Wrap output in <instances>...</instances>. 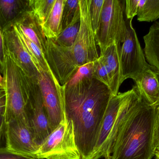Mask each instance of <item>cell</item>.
<instances>
[{"mask_svg": "<svg viewBox=\"0 0 159 159\" xmlns=\"http://www.w3.org/2000/svg\"><path fill=\"white\" fill-rule=\"evenodd\" d=\"M6 106L5 88L0 86V115H4Z\"/></svg>", "mask_w": 159, "mask_h": 159, "instance_id": "cell-31", "label": "cell"}, {"mask_svg": "<svg viewBox=\"0 0 159 159\" xmlns=\"http://www.w3.org/2000/svg\"><path fill=\"white\" fill-rule=\"evenodd\" d=\"M125 7V1L104 0L99 29L95 35L100 54L114 43L121 45L124 42L128 33L124 18Z\"/></svg>", "mask_w": 159, "mask_h": 159, "instance_id": "cell-6", "label": "cell"}, {"mask_svg": "<svg viewBox=\"0 0 159 159\" xmlns=\"http://www.w3.org/2000/svg\"><path fill=\"white\" fill-rule=\"evenodd\" d=\"M1 72L3 75L6 96V122L11 119H20L29 125L26 115L28 96L23 73L13 61L6 48L4 66Z\"/></svg>", "mask_w": 159, "mask_h": 159, "instance_id": "cell-5", "label": "cell"}, {"mask_svg": "<svg viewBox=\"0 0 159 159\" xmlns=\"http://www.w3.org/2000/svg\"><path fill=\"white\" fill-rule=\"evenodd\" d=\"M157 107L154 136V146L155 150L159 148V105Z\"/></svg>", "mask_w": 159, "mask_h": 159, "instance_id": "cell-29", "label": "cell"}, {"mask_svg": "<svg viewBox=\"0 0 159 159\" xmlns=\"http://www.w3.org/2000/svg\"><path fill=\"white\" fill-rule=\"evenodd\" d=\"M154 156L156 159H159V148L156 149L155 153H154Z\"/></svg>", "mask_w": 159, "mask_h": 159, "instance_id": "cell-33", "label": "cell"}, {"mask_svg": "<svg viewBox=\"0 0 159 159\" xmlns=\"http://www.w3.org/2000/svg\"><path fill=\"white\" fill-rule=\"evenodd\" d=\"M6 121L4 115H0V148L4 144L5 147L6 130Z\"/></svg>", "mask_w": 159, "mask_h": 159, "instance_id": "cell-30", "label": "cell"}, {"mask_svg": "<svg viewBox=\"0 0 159 159\" xmlns=\"http://www.w3.org/2000/svg\"><path fill=\"white\" fill-rule=\"evenodd\" d=\"M79 2V0H65L62 11L61 32L70 25L75 18L80 13Z\"/></svg>", "mask_w": 159, "mask_h": 159, "instance_id": "cell-23", "label": "cell"}, {"mask_svg": "<svg viewBox=\"0 0 159 159\" xmlns=\"http://www.w3.org/2000/svg\"><path fill=\"white\" fill-rule=\"evenodd\" d=\"M80 13L75 18L70 25L64 29L55 40V43L63 47H70L74 44L80 28Z\"/></svg>", "mask_w": 159, "mask_h": 159, "instance_id": "cell-21", "label": "cell"}, {"mask_svg": "<svg viewBox=\"0 0 159 159\" xmlns=\"http://www.w3.org/2000/svg\"><path fill=\"white\" fill-rule=\"evenodd\" d=\"M93 77L109 88L110 80L107 70L100 58L93 62Z\"/></svg>", "mask_w": 159, "mask_h": 159, "instance_id": "cell-26", "label": "cell"}, {"mask_svg": "<svg viewBox=\"0 0 159 159\" xmlns=\"http://www.w3.org/2000/svg\"><path fill=\"white\" fill-rule=\"evenodd\" d=\"M132 20H126L128 33L119 49L122 82L128 78L134 81L140 74L151 68L147 61L137 34L133 26Z\"/></svg>", "mask_w": 159, "mask_h": 159, "instance_id": "cell-9", "label": "cell"}, {"mask_svg": "<svg viewBox=\"0 0 159 159\" xmlns=\"http://www.w3.org/2000/svg\"><path fill=\"white\" fill-rule=\"evenodd\" d=\"M38 84L48 117L51 131L66 121L62 87L53 72L41 71Z\"/></svg>", "mask_w": 159, "mask_h": 159, "instance_id": "cell-10", "label": "cell"}, {"mask_svg": "<svg viewBox=\"0 0 159 159\" xmlns=\"http://www.w3.org/2000/svg\"><path fill=\"white\" fill-rule=\"evenodd\" d=\"M0 159H38L8 150L5 147L0 148Z\"/></svg>", "mask_w": 159, "mask_h": 159, "instance_id": "cell-27", "label": "cell"}, {"mask_svg": "<svg viewBox=\"0 0 159 159\" xmlns=\"http://www.w3.org/2000/svg\"><path fill=\"white\" fill-rule=\"evenodd\" d=\"M1 67H0V86L5 87L4 80L3 77H2V75H1Z\"/></svg>", "mask_w": 159, "mask_h": 159, "instance_id": "cell-32", "label": "cell"}, {"mask_svg": "<svg viewBox=\"0 0 159 159\" xmlns=\"http://www.w3.org/2000/svg\"><path fill=\"white\" fill-rule=\"evenodd\" d=\"M30 9V0H0V27L3 31Z\"/></svg>", "mask_w": 159, "mask_h": 159, "instance_id": "cell-16", "label": "cell"}, {"mask_svg": "<svg viewBox=\"0 0 159 159\" xmlns=\"http://www.w3.org/2000/svg\"><path fill=\"white\" fill-rule=\"evenodd\" d=\"M93 77V62L80 67L74 75L65 85L71 86L84 79Z\"/></svg>", "mask_w": 159, "mask_h": 159, "instance_id": "cell-25", "label": "cell"}, {"mask_svg": "<svg viewBox=\"0 0 159 159\" xmlns=\"http://www.w3.org/2000/svg\"><path fill=\"white\" fill-rule=\"evenodd\" d=\"M6 46L3 31L0 27V67L1 72L4 66L5 60Z\"/></svg>", "mask_w": 159, "mask_h": 159, "instance_id": "cell-28", "label": "cell"}, {"mask_svg": "<svg viewBox=\"0 0 159 159\" xmlns=\"http://www.w3.org/2000/svg\"><path fill=\"white\" fill-rule=\"evenodd\" d=\"M65 0H56L52 10L43 26L46 39L55 40L61 32L62 11Z\"/></svg>", "mask_w": 159, "mask_h": 159, "instance_id": "cell-18", "label": "cell"}, {"mask_svg": "<svg viewBox=\"0 0 159 159\" xmlns=\"http://www.w3.org/2000/svg\"><path fill=\"white\" fill-rule=\"evenodd\" d=\"M39 146L27 122L20 119H11L7 122L6 148L35 158Z\"/></svg>", "mask_w": 159, "mask_h": 159, "instance_id": "cell-11", "label": "cell"}, {"mask_svg": "<svg viewBox=\"0 0 159 159\" xmlns=\"http://www.w3.org/2000/svg\"><path fill=\"white\" fill-rule=\"evenodd\" d=\"M158 105H159V99L158 101L157 102V103H156V104L155 105V106H158Z\"/></svg>", "mask_w": 159, "mask_h": 159, "instance_id": "cell-34", "label": "cell"}, {"mask_svg": "<svg viewBox=\"0 0 159 159\" xmlns=\"http://www.w3.org/2000/svg\"><path fill=\"white\" fill-rule=\"evenodd\" d=\"M34 157L38 159H80L73 123H61L40 145Z\"/></svg>", "mask_w": 159, "mask_h": 159, "instance_id": "cell-7", "label": "cell"}, {"mask_svg": "<svg viewBox=\"0 0 159 159\" xmlns=\"http://www.w3.org/2000/svg\"><path fill=\"white\" fill-rule=\"evenodd\" d=\"M16 30L28 53L39 70L47 73L52 72L44 54L40 48L29 39L16 26H12Z\"/></svg>", "mask_w": 159, "mask_h": 159, "instance_id": "cell-19", "label": "cell"}, {"mask_svg": "<svg viewBox=\"0 0 159 159\" xmlns=\"http://www.w3.org/2000/svg\"><path fill=\"white\" fill-rule=\"evenodd\" d=\"M61 87L65 115L73 123L80 159H90L113 94L107 86L93 77Z\"/></svg>", "mask_w": 159, "mask_h": 159, "instance_id": "cell-1", "label": "cell"}, {"mask_svg": "<svg viewBox=\"0 0 159 159\" xmlns=\"http://www.w3.org/2000/svg\"><path fill=\"white\" fill-rule=\"evenodd\" d=\"M135 82L138 96L149 105L155 106L159 99V74L152 68L140 74Z\"/></svg>", "mask_w": 159, "mask_h": 159, "instance_id": "cell-14", "label": "cell"}, {"mask_svg": "<svg viewBox=\"0 0 159 159\" xmlns=\"http://www.w3.org/2000/svg\"><path fill=\"white\" fill-rule=\"evenodd\" d=\"M14 25L16 26L29 39L37 45L44 54L47 39L43 32L42 26L30 9L19 18L12 26Z\"/></svg>", "mask_w": 159, "mask_h": 159, "instance_id": "cell-15", "label": "cell"}, {"mask_svg": "<svg viewBox=\"0 0 159 159\" xmlns=\"http://www.w3.org/2000/svg\"><path fill=\"white\" fill-rule=\"evenodd\" d=\"M104 0H91L90 17L92 28L96 35L102 16Z\"/></svg>", "mask_w": 159, "mask_h": 159, "instance_id": "cell-24", "label": "cell"}, {"mask_svg": "<svg viewBox=\"0 0 159 159\" xmlns=\"http://www.w3.org/2000/svg\"><path fill=\"white\" fill-rule=\"evenodd\" d=\"M120 45L115 43L108 47L99 58L104 64L109 76V88L113 95H117L120 87L122 84V74L119 58Z\"/></svg>", "mask_w": 159, "mask_h": 159, "instance_id": "cell-13", "label": "cell"}, {"mask_svg": "<svg viewBox=\"0 0 159 159\" xmlns=\"http://www.w3.org/2000/svg\"><path fill=\"white\" fill-rule=\"evenodd\" d=\"M80 28L74 44L63 47L47 39L44 55L48 63L61 86L74 75L80 67L99 58L95 35L90 17L91 0H79Z\"/></svg>", "mask_w": 159, "mask_h": 159, "instance_id": "cell-3", "label": "cell"}, {"mask_svg": "<svg viewBox=\"0 0 159 159\" xmlns=\"http://www.w3.org/2000/svg\"><path fill=\"white\" fill-rule=\"evenodd\" d=\"M143 40L147 61L152 69L159 73V20L151 25Z\"/></svg>", "mask_w": 159, "mask_h": 159, "instance_id": "cell-17", "label": "cell"}, {"mask_svg": "<svg viewBox=\"0 0 159 159\" xmlns=\"http://www.w3.org/2000/svg\"><path fill=\"white\" fill-rule=\"evenodd\" d=\"M139 21L153 22L159 19V0H137L136 10Z\"/></svg>", "mask_w": 159, "mask_h": 159, "instance_id": "cell-20", "label": "cell"}, {"mask_svg": "<svg viewBox=\"0 0 159 159\" xmlns=\"http://www.w3.org/2000/svg\"><path fill=\"white\" fill-rule=\"evenodd\" d=\"M55 1L56 0H30V9L42 27L49 16Z\"/></svg>", "mask_w": 159, "mask_h": 159, "instance_id": "cell-22", "label": "cell"}, {"mask_svg": "<svg viewBox=\"0 0 159 159\" xmlns=\"http://www.w3.org/2000/svg\"><path fill=\"white\" fill-rule=\"evenodd\" d=\"M138 97L134 87L126 92L111 96L96 145L90 159L108 157L120 124L128 110Z\"/></svg>", "mask_w": 159, "mask_h": 159, "instance_id": "cell-4", "label": "cell"}, {"mask_svg": "<svg viewBox=\"0 0 159 159\" xmlns=\"http://www.w3.org/2000/svg\"><path fill=\"white\" fill-rule=\"evenodd\" d=\"M3 31L6 48L13 61L26 76L38 81L40 72L14 27Z\"/></svg>", "mask_w": 159, "mask_h": 159, "instance_id": "cell-12", "label": "cell"}, {"mask_svg": "<svg viewBox=\"0 0 159 159\" xmlns=\"http://www.w3.org/2000/svg\"><path fill=\"white\" fill-rule=\"evenodd\" d=\"M157 109L139 96L125 115L106 159H152Z\"/></svg>", "mask_w": 159, "mask_h": 159, "instance_id": "cell-2", "label": "cell"}, {"mask_svg": "<svg viewBox=\"0 0 159 159\" xmlns=\"http://www.w3.org/2000/svg\"><path fill=\"white\" fill-rule=\"evenodd\" d=\"M23 77L28 96L27 117L35 142L40 146L52 131L38 81L24 73Z\"/></svg>", "mask_w": 159, "mask_h": 159, "instance_id": "cell-8", "label": "cell"}]
</instances>
